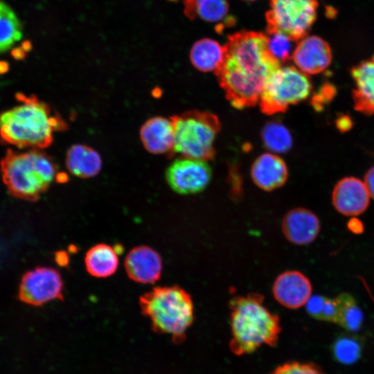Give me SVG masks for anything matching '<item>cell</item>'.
<instances>
[{
    "label": "cell",
    "mask_w": 374,
    "mask_h": 374,
    "mask_svg": "<svg viewBox=\"0 0 374 374\" xmlns=\"http://www.w3.org/2000/svg\"><path fill=\"white\" fill-rule=\"evenodd\" d=\"M215 71L226 98L235 108L256 105L271 74L280 63L271 55L265 33L241 30L229 35Z\"/></svg>",
    "instance_id": "cell-1"
},
{
    "label": "cell",
    "mask_w": 374,
    "mask_h": 374,
    "mask_svg": "<svg viewBox=\"0 0 374 374\" xmlns=\"http://www.w3.org/2000/svg\"><path fill=\"white\" fill-rule=\"evenodd\" d=\"M17 106L0 113V140L19 148L48 147L53 133L64 130V121L34 95L18 93Z\"/></svg>",
    "instance_id": "cell-2"
},
{
    "label": "cell",
    "mask_w": 374,
    "mask_h": 374,
    "mask_svg": "<svg viewBox=\"0 0 374 374\" xmlns=\"http://www.w3.org/2000/svg\"><path fill=\"white\" fill-rule=\"evenodd\" d=\"M230 350L235 355L249 354L263 345L275 346L281 331L280 319L264 304L257 293L231 298Z\"/></svg>",
    "instance_id": "cell-3"
},
{
    "label": "cell",
    "mask_w": 374,
    "mask_h": 374,
    "mask_svg": "<svg viewBox=\"0 0 374 374\" xmlns=\"http://www.w3.org/2000/svg\"><path fill=\"white\" fill-rule=\"evenodd\" d=\"M139 305L154 332L170 335L175 344L185 340L194 321L193 299L186 290L177 285L154 287L140 296Z\"/></svg>",
    "instance_id": "cell-4"
},
{
    "label": "cell",
    "mask_w": 374,
    "mask_h": 374,
    "mask_svg": "<svg viewBox=\"0 0 374 374\" xmlns=\"http://www.w3.org/2000/svg\"><path fill=\"white\" fill-rule=\"evenodd\" d=\"M0 169L10 194L30 202L39 198L56 174L53 160L37 150L26 152L8 150L0 162Z\"/></svg>",
    "instance_id": "cell-5"
},
{
    "label": "cell",
    "mask_w": 374,
    "mask_h": 374,
    "mask_svg": "<svg viewBox=\"0 0 374 374\" xmlns=\"http://www.w3.org/2000/svg\"><path fill=\"white\" fill-rule=\"evenodd\" d=\"M175 130V152L204 161L215 155L214 142L221 129L213 113L192 110L170 117Z\"/></svg>",
    "instance_id": "cell-6"
},
{
    "label": "cell",
    "mask_w": 374,
    "mask_h": 374,
    "mask_svg": "<svg viewBox=\"0 0 374 374\" xmlns=\"http://www.w3.org/2000/svg\"><path fill=\"white\" fill-rule=\"evenodd\" d=\"M308 75L293 66H280L267 79L258 100L267 115L285 112L288 107L306 100L312 91Z\"/></svg>",
    "instance_id": "cell-7"
},
{
    "label": "cell",
    "mask_w": 374,
    "mask_h": 374,
    "mask_svg": "<svg viewBox=\"0 0 374 374\" xmlns=\"http://www.w3.org/2000/svg\"><path fill=\"white\" fill-rule=\"evenodd\" d=\"M317 0H270L266 33L279 32L292 42L306 37L317 18Z\"/></svg>",
    "instance_id": "cell-8"
},
{
    "label": "cell",
    "mask_w": 374,
    "mask_h": 374,
    "mask_svg": "<svg viewBox=\"0 0 374 374\" xmlns=\"http://www.w3.org/2000/svg\"><path fill=\"white\" fill-rule=\"evenodd\" d=\"M19 299L30 305L40 306L55 299L63 300V280L54 268L38 267L21 277Z\"/></svg>",
    "instance_id": "cell-9"
},
{
    "label": "cell",
    "mask_w": 374,
    "mask_h": 374,
    "mask_svg": "<svg viewBox=\"0 0 374 374\" xmlns=\"http://www.w3.org/2000/svg\"><path fill=\"white\" fill-rule=\"evenodd\" d=\"M211 177V169L205 161L184 157L175 160L166 172L170 187L181 195L202 192Z\"/></svg>",
    "instance_id": "cell-10"
},
{
    "label": "cell",
    "mask_w": 374,
    "mask_h": 374,
    "mask_svg": "<svg viewBox=\"0 0 374 374\" xmlns=\"http://www.w3.org/2000/svg\"><path fill=\"white\" fill-rule=\"evenodd\" d=\"M332 57L328 43L316 35L301 39L292 55L296 67L307 75L318 74L325 71L330 65Z\"/></svg>",
    "instance_id": "cell-11"
},
{
    "label": "cell",
    "mask_w": 374,
    "mask_h": 374,
    "mask_svg": "<svg viewBox=\"0 0 374 374\" xmlns=\"http://www.w3.org/2000/svg\"><path fill=\"white\" fill-rule=\"evenodd\" d=\"M370 195L364 181L355 177L340 179L332 193V202L335 208L346 216H356L368 208Z\"/></svg>",
    "instance_id": "cell-12"
},
{
    "label": "cell",
    "mask_w": 374,
    "mask_h": 374,
    "mask_svg": "<svg viewBox=\"0 0 374 374\" xmlns=\"http://www.w3.org/2000/svg\"><path fill=\"white\" fill-rule=\"evenodd\" d=\"M312 285L308 278L299 271H286L279 274L272 286L275 299L289 309L305 305L312 295Z\"/></svg>",
    "instance_id": "cell-13"
},
{
    "label": "cell",
    "mask_w": 374,
    "mask_h": 374,
    "mask_svg": "<svg viewBox=\"0 0 374 374\" xmlns=\"http://www.w3.org/2000/svg\"><path fill=\"white\" fill-rule=\"evenodd\" d=\"M125 269L132 280L143 284L154 283L161 277L162 260L153 249L148 246H139L127 253Z\"/></svg>",
    "instance_id": "cell-14"
},
{
    "label": "cell",
    "mask_w": 374,
    "mask_h": 374,
    "mask_svg": "<svg viewBox=\"0 0 374 374\" xmlns=\"http://www.w3.org/2000/svg\"><path fill=\"white\" fill-rule=\"evenodd\" d=\"M282 231L285 238L296 245H306L312 243L318 236L321 224L319 219L311 211L302 208H295L288 211L284 216Z\"/></svg>",
    "instance_id": "cell-15"
},
{
    "label": "cell",
    "mask_w": 374,
    "mask_h": 374,
    "mask_svg": "<svg viewBox=\"0 0 374 374\" xmlns=\"http://www.w3.org/2000/svg\"><path fill=\"white\" fill-rule=\"evenodd\" d=\"M355 83L352 90L354 108L367 116L374 114V55L353 66L350 71Z\"/></svg>",
    "instance_id": "cell-16"
},
{
    "label": "cell",
    "mask_w": 374,
    "mask_h": 374,
    "mask_svg": "<svg viewBox=\"0 0 374 374\" xmlns=\"http://www.w3.org/2000/svg\"><path fill=\"white\" fill-rule=\"evenodd\" d=\"M145 148L155 154L175 152V130L172 120L161 116L148 119L140 130Z\"/></svg>",
    "instance_id": "cell-17"
},
{
    "label": "cell",
    "mask_w": 374,
    "mask_h": 374,
    "mask_svg": "<svg viewBox=\"0 0 374 374\" xmlns=\"http://www.w3.org/2000/svg\"><path fill=\"white\" fill-rule=\"evenodd\" d=\"M251 176L258 188L271 191L285 183L288 170L285 161L280 157L271 153H264L253 163Z\"/></svg>",
    "instance_id": "cell-18"
},
{
    "label": "cell",
    "mask_w": 374,
    "mask_h": 374,
    "mask_svg": "<svg viewBox=\"0 0 374 374\" xmlns=\"http://www.w3.org/2000/svg\"><path fill=\"white\" fill-rule=\"evenodd\" d=\"M66 166L69 171L76 177H92L100 171L102 159L94 149L85 145L75 144L66 153Z\"/></svg>",
    "instance_id": "cell-19"
},
{
    "label": "cell",
    "mask_w": 374,
    "mask_h": 374,
    "mask_svg": "<svg viewBox=\"0 0 374 374\" xmlns=\"http://www.w3.org/2000/svg\"><path fill=\"white\" fill-rule=\"evenodd\" d=\"M84 264L90 275L96 278H106L117 270L118 258L116 249L107 244L100 243L87 251Z\"/></svg>",
    "instance_id": "cell-20"
},
{
    "label": "cell",
    "mask_w": 374,
    "mask_h": 374,
    "mask_svg": "<svg viewBox=\"0 0 374 374\" xmlns=\"http://www.w3.org/2000/svg\"><path fill=\"white\" fill-rule=\"evenodd\" d=\"M224 56V47L210 38L197 41L190 51L192 64L202 72L215 71Z\"/></svg>",
    "instance_id": "cell-21"
},
{
    "label": "cell",
    "mask_w": 374,
    "mask_h": 374,
    "mask_svg": "<svg viewBox=\"0 0 374 374\" xmlns=\"http://www.w3.org/2000/svg\"><path fill=\"white\" fill-rule=\"evenodd\" d=\"M22 37V25L13 10L0 0V53L8 51Z\"/></svg>",
    "instance_id": "cell-22"
},
{
    "label": "cell",
    "mask_w": 374,
    "mask_h": 374,
    "mask_svg": "<svg viewBox=\"0 0 374 374\" xmlns=\"http://www.w3.org/2000/svg\"><path fill=\"white\" fill-rule=\"evenodd\" d=\"M264 146L273 152L283 153L292 145V137L288 129L276 121L267 123L261 132Z\"/></svg>",
    "instance_id": "cell-23"
},
{
    "label": "cell",
    "mask_w": 374,
    "mask_h": 374,
    "mask_svg": "<svg viewBox=\"0 0 374 374\" xmlns=\"http://www.w3.org/2000/svg\"><path fill=\"white\" fill-rule=\"evenodd\" d=\"M336 298L339 305L337 323L351 332L358 330L363 323L364 314L355 299L348 293H341Z\"/></svg>",
    "instance_id": "cell-24"
},
{
    "label": "cell",
    "mask_w": 374,
    "mask_h": 374,
    "mask_svg": "<svg viewBox=\"0 0 374 374\" xmlns=\"http://www.w3.org/2000/svg\"><path fill=\"white\" fill-rule=\"evenodd\" d=\"M227 0H195V17L208 22H217L228 14Z\"/></svg>",
    "instance_id": "cell-25"
},
{
    "label": "cell",
    "mask_w": 374,
    "mask_h": 374,
    "mask_svg": "<svg viewBox=\"0 0 374 374\" xmlns=\"http://www.w3.org/2000/svg\"><path fill=\"white\" fill-rule=\"evenodd\" d=\"M360 344L356 337L341 336L335 342L333 352L336 358L341 362L350 364L360 355Z\"/></svg>",
    "instance_id": "cell-26"
},
{
    "label": "cell",
    "mask_w": 374,
    "mask_h": 374,
    "mask_svg": "<svg viewBox=\"0 0 374 374\" xmlns=\"http://www.w3.org/2000/svg\"><path fill=\"white\" fill-rule=\"evenodd\" d=\"M265 34L269 51L280 64L292 59V41L289 37L279 32Z\"/></svg>",
    "instance_id": "cell-27"
},
{
    "label": "cell",
    "mask_w": 374,
    "mask_h": 374,
    "mask_svg": "<svg viewBox=\"0 0 374 374\" xmlns=\"http://www.w3.org/2000/svg\"><path fill=\"white\" fill-rule=\"evenodd\" d=\"M270 374H326L312 362H289L276 367Z\"/></svg>",
    "instance_id": "cell-28"
},
{
    "label": "cell",
    "mask_w": 374,
    "mask_h": 374,
    "mask_svg": "<svg viewBox=\"0 0 374 374\" xmlns=\"http://www.w3.org/2000/svg\"><path fill=\"white\" fill-rule=\"evenodd\" d=\"M335 94V87L329 82H326L314 93L311 101L312 105L315 110L320 111L323 109L324 106L330 103Z\"/></svg>",
    "instance_id": "cell-29"
},
{
    "label": "cell",
    "mask_w": 374,
    "mask_h": 374,
    "mask_svg": "<svg viewBox=\"0 0 374 374\" xmlns=\"http://www.w3.org/2000/svg\"><path fill=\"white\" fill-rule=\"evenodd\" d=\"M326 299V296L322 295H311L305 305L308 314L312 317L320 320Z\"/></svg>",
    "instance_id": "cell-30"
},
{
    "label": "cell",
    "mask_w": 374,
    "mask_h": 374,
    "mask_svg": "<svg viewBox=\"0 0 374 374\" xmlns=\"http://www.w3.org/2000/svg\"><path fill=\"white\" fill-rule=\"evenodd\" d=\"M364 182L371 198L374 199V166L371 167L366 172Z\"/></svg>",
    "instance_id": "cell-31"
},
{
    "label": "cell",
    "mask_w": 374,
    "mask_h": 374,
    "mask_svg": "<svg viewBox=\"0 0 374 374\" xmlns=\"http://www.w3.org/2000/svg\"><path fill=\"white\" fill-rule=\"evenodd\" d=\"M336 126L341 132H346L353 126L352 119L349 116L341 114L336 119Z\"/></svg>",
    "instance_id": "cell-32"
},
{
    "label": "cell",
    "mask_w": 374,
    "mask_h": 374,
    "mask_svg": "<svg viewBox=\"0 0 374 374\" xmlns=\"http://www.w3.org/2000/svg\"><path fill=\"white\" fill-rule=\"evenodd\" d=\"M169 1H177V0H169ZM184 12L187 17L190 19H194L195 12H194V5L195 0H184Z\"/></svg>",
    "instance_id": "cell-33"
},
{
    "label": "cell",
    "mask_w": 374,
    "mask_h": 374,
    "mask_svg": "<svg viewBox=\"0 0 374 374\" xmlns=\"http://www.w3.org/2000/svg\"><path fill=\"white\" fill-rule=\"evenodd\" d=\"M26 51L21 46L17 47L11 51V55L15 60H22L26 55Z\"/></svg>",
    "instance_id": "cell-34"
},
{
    "label": "cell",
    "mask_w": 374,
    "mask_h": 374,
    "mask_svg": "<svg viewBox=\"0 0 374 374\" xmlns=\"http://www.w3.org/2000/svg\"><path fill=\"white\" fill-rule=\"evenodd\" d=\"M8 63L5 61H0V74L6 73L8 71Z\"/></svg>",
    "instance_id": "cell-35"
},
{
    "label": "cell",
    "mask_w": 374,
    "mask_h": 374,
    "mask_svg": "<svg viewBox=\"0 0 374 374\" xmlns=\"http://www.w3.org/2000/svg\"><path fill=\"white\" fill-rule=\"evenodd\" d=\"M244 1H255V0H244Z\"/></svg>",
    "instance_id": "cell-36"
}]
</instances>
